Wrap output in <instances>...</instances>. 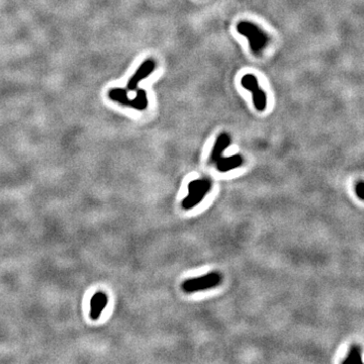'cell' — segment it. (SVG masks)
I'll use <instances>...</instances> for the list:
<instances>
[{"mask_svg":"<svg viewBox=\"0 0 364 364\" xmlns=\"http://www.w3.org/2000/svg\"><path fill=\"white\" fill-rule=\"evenodd\" d=\"M237 31L240 35L248 39L250 49L256 56H259L269 43V38L266 33L253 23L247 21L240 22L237 25Z\"/></svg>","mask_w":364,"mask_h":364,"instance_id":"cell-1","label":"cell"},{"mask_svg":"<svg viewBox=\"0 0 364 364\" xmlns=\"http://www.w3.org/2000/svg\"><path fill=\"white\" fill-rule=\"evenodd\" d=\"M137 94L134 99H130L128 92L124 88H112L109 91V97L111 100L119 102L123 106L133 108L138 111H144L148 108V94L144 89H137Z\"/></svg>","mask_w":364,"mask_h":364,"instance_id":"cell-2","label":"cell"},{"mask_svg":"<svg viewBox=\"0 0 364 364\" xmlns=\"http://www.w3.org/2000/svg\"><path fill=\"white\" fill-rule=\"evenodd\" d=\"M212 187V182L206 179H196L188 184V195L182 200V207L186 211L196 206L206 195Z\"/></svg>","mask_w":364,"mask_h":364,"instance_id":"cell-3","label":"cell"},{"mask_svg":"<svg viewBox=\"0 0 364 364\" xmlns=\"http://www.w3.org/2000/svg\"><path fill=\"white\" fill-rule=\"evenodd\" d=\"M222 274L219 272H210L205 275L196 278H190L182 283V289L186 293H193L200 290H206L214 288L221 284Z\"/></svg>","mask_w":364,"mask_h":364,"instance_id":"cell-4","label":"cell"},{"mask_svg":"<svg viewBox=\"0 0 364 364\" xmlns=\"http://www.w3.org/2000/svg\"><path fill=\"white\" fill-rule=\"evenodd\" d=\"M242 86L252 93L253 103L257 111L263 112L266 108V95L261 89L258 79L252 74H246L241 79Z\"/></svg>","mask_w":364,"mask_h":364,"instance_id":"cell-5","label":"cell"},{"mask_svg":"<svg viewBox=\"0 0 364 364\" xmlns=\"http://www.w3.org/2000/svg\"><path fill=\"white\" fill-rule=\"evenodd\" d=\"M155 68H156V62L154 59L145 60L138 68L136 73L129 79L127 84V89L130 91H136L138 89L139 83L143 79L149 77L151 73L155 70Z\"/></svg>","mask_w":364,"mask_h":364,"instance_id":"cell-6","label":"cell"},{"mask_svg":"<svg viewBox=\"0 0 364 364\" xmlns=\"http://www.w3.org/2000/svg\"><path fill=\"white\" fill-rule=\"evenodd\" d=\"M231 144V137L227 133H222L218 136L214 148L211 153L210 160L212 163H216L223 155V152L230 146Z\"/></svg>","mask_w":364,"mask_h":364,"instance_id":"cell-7","label":"cell"},{"mask_svg":"<svg viewBox=\"0 0 364 364\" xmlns=\"http://www.w3.org/2000/svg\"><path fill=\"white\" fill-rule=\"evenodd\" d=\"M243 157L240 154H236L230 157H221L215 164L220 172H228L240 167L243 164Z\"/></svg>","mask_w":364,"mask_h":364,"instance_id":"cell-8","label":"cell"},{"mask_svg":"<svg viewBox=\"0 0 364 364\" xmlns=\"http://www.w3.org/2000/svg\"><path fill=\"white\" fill-rule=\"evenodd\" d=\"M108 303V296L103 292H97L91 299V311L90 316L93 320L99 318L101 311Z\"/></svg>","mask_w":364,"mask_h":364,"instance_id":"cell-9","label":"cell"},{"mask_svg":"<svg viewBox=\"0 0 364 364\" xmlns=\"http://www.w3.org/2000/svg\"><path fill=\"white\" fill-rule=\"evenodd\" d=\"M343 364H356L363 363L362 360V350L359 345H352L350 350L346 356V358L342 361Z\"/></svg>","mask_w":364,"mask_h":364,"instance_id":"cell-10","label":"cell"},{"mask_svg":"<svg viewBox=\"0 0 364 364\" xmlns=\"http://www.w3.org/2000/svg\"><path fill=\"white\" fill-rule=\"evenodd\" d=\"M355 191H356V195L364 200V181H359L356 186H355Z\"/></svg>","mask_w":364,"mask_h":364,"instance_id":"cell-11","label":"cell"}]
</instances>
